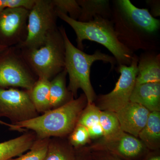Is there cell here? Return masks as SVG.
<instances>
[{
	"mask_svg": "<svg viewBox=\"0 0 160 160\" xmlns=\"http://www.w3.org/2000/svg\"><path fill=\"white\" fill-rule=\"evenodd\" d=\"M113 3L111 20L120 42L133 52L155 49L160 20L153 17L148 9L138 8L129 0Z\"/></svg>",
	"mask_w": 160,
	"mask_h": 160,
	"instance_id": "obj_1",
	"label": "cell"
},
{
	"mask_svg": "<svg viewBox=\"0 0 160 160\" xmlns=\"http://www.w3.org/2000/svg\"><path fill=\"white\" fill-rule=\"evenodd\" d=\"M87 104L84 94L72 99L56 109H50L31 119L13 124L10 130H32L36 139L62 137L70 134L77 124L82 111Z\"/></svg>",
	"mask_w": 160,
	"mask_h": 160,
	"instance_id": "obj_2",
	"label": "cell"
},
{
	"mask_svg": "<svg viewBox=\"0 0 160 160\" xmlns=\"http://www.w3.org/2000/svg\"><path fill=\"white\" fill-rule=\"evenodd\" d=\"M56 12L58 17L67 23L74 30L78 49L83 50L84 40L96 42L111 52L119 66L131 64L134 53L120 42L111 19L97 16L92 21L82 22L72 19L62 12Z\"/></svg>",
	"mask_w": 160,
	"mask_h": 160,
	"instance_id": "obj_3",
	"label": "cell"
},
{
	"mask_svg": "<svg viewBox=\"0 0 160 160\" xmlns=\"http://www.w3.org/2000/svg\"><path fill=\"white\" fill-rule=\"evenodd\" d=\"M65 42V69L69 75V84L67 88L73 98H77L79 89H82L86 96L87 103H93L96 95L90 81L92 65L96 61L110 63L113 69L117 62L113 56L98 50L92 54H87L76 47L69 39L63 26L58 27Z\"/></svg>",
	"mask_w": 160,
	"mask_h": 160,
	"instance_id": "obj_4",
	"label": "cell"
},
{
	"mask_svg": "<svg viewBox=\"0 0 160 160\" xmlns=\"http://www.w3.org/2000/svg\"><path fill=\"white\" fill-rule=\"evenodd\" d=\"M20 49L24 59L38 78L50 81L65 69V42L59 28L40 48Z\"/></svg>",
	"mask_w": 160,
	"mask_h": 160,
	"instance_id": "obj_5",
	"label": "cell"
},
{
	"mask_svg": "<svg viewBox=\"0 0 160 160\" xmlns=\"http://www.w3.org/2000/svg\"><path fill=\"white\" fill-rule=\"evenodd\" d=\"M52 0H35L29 11L26 40L18 46L21 49H38L43 46L58 27V18Z\"/></svg>",
	"mask_w": 160,
	"mask_h": 160,
	"instance_id": "obj_6",
	"label": "cell"
},
{
	"mask_svg": "<svg viewBox=\"0 0 160 160\" xmlns=\"http://www.w3.org/2000/svg\"><path fill=\"white\" fill-rule=\"evenodd\" d=\"M38 79L17 46L7 48L0 54V88L20 87L29 91Z\"/></svg>",
	"mask_w": 160,
	"mask_h": 160,
	"instance_id": "obj_7",
	"label": "cell"
},
{
	"mask_svg": "<svg viewBox=\"0 0 160 160\" xmlns=\"http://www.w3.org/2000/svg\"><path fill=\"white\" fill-rule=\"evenodd\" d=\"M138 62V57L134 54L129 66H119L120 76L114 89L108 94L100 96L98 98L99 109L116 112L129 102L135 86Z\"/></svg>",
	"mask_w": 160,
	"mask_h": 160,
	"instance_id": "obj_8",
	"label": "cell"
},
{
	"mask_svg": "<svg viewBox=\"0 0 160 160\" xmlns=\"http://www.w3.org/2000/svg\"><path fill=\"white\" fill-rule=\"evenodd\" d=\"M38 114L28 91L0 88V118H8L11 124H14L31 119Z\"/></svg>",
	"mask_w": 160,
	"mask_h": 160,
	"instance_id": "obj_9",
	"label": "cell"
},
{
	"mask_svg": "<svg viewBox=\"0 0 160 160\" xmlns=\"http://www.w3.org/2000/svg\"><path fill=\"white\" fill-rule=\"evenodd\" d=\"M29 10L6 8L0 12V46H19L26 40Z\"/></svg>",
	"mask_w": 160,
	"mask_h": 160,
	"instance_id": "obj_10",
	"label": "cell"
},
{
	"mask_svg": "<svg viewBox=\"0 0 160 160\" xmlns=\"http://www.w3.org/2000/svg\"><path fill=\"white\" fill-rule=\"evenodd\" d=\"M149 113L143 106L130 102L116 112L122 131L136 138L145 127Z\"/></svg>",
	"mask_w": 160,
	"mask_h": 160,
	"instance_id": "obj_11",
	"label": "cell"
},
{
	"mask_svg": "<svg viewBox=\"0 0 160 160\" xmlns=\"http://www.w3.org/2000/svg\"><path fill=\"white\" fill-rule=\"evenodd\" d=\"M129 102L137 103L150 112L160 111V82L135 85Z\"/></svg>",
	"mask_w": 160,
	"mask_h": 160,
	"instance_id": "obj_12",
	"label": "cell"
},
{
	"mask_svg": "<svg viewBox=\"0 0 160 160\" xmlns=\"http://www.w3.org/2000/svg\"><path fill=\"white\" fill-rule=\"evenodd\" d=\"M135 85L160 82V56L147 51L138 58Z\"/></svg>",
	"mask_w": 160,
	"mask_h": 160,
	"instance_id": "obj_13",
	"label": "cell"
},
{
	"mask_svg": "<svg viewBox=\"0 0 160 160\" xmlns=\"http://www.w3.org/2000/svg\"><path fill=\"white\" fill-rule=\"evenodd\" d=\"M36 140L35 134L30 132L0 143V160H8L22 155L30 149Z\"/></svg>",
	"mask_w": 160,
	"mask_h": 160,
	"instance_id": "obj_14",
	"label": "cell"
},
{
	"mask_svg": "<svg viewBox=\"0 0 160 160\" xmlns=\"http://www.w3.org/2000/svg\"><path fill=\"white\" fill-rule=\"evenodd\" d=\"M67 71L64 69L50 81L49 97L50 109L63 106L73 99L66 87Z\"/></svg>",
	"mask_w": 160,
	"mask_h": 160,
	"instance_id": "obj_15",
	"label": "cell"
},
{
	"mask_svg": "<svg viewBox=\"0 0 160 160\" xmlns=\"http://www.w3.org/2000/svg\"><path fill=\"white\" fill-rule=\"evenodd\" d=\"M81 8L77 20L82 22L92 21L97 16L106 18H111L112 9L108 0H77Z\"/></svg>",
	"mask_w": 160,
	"mask_h": 160,
	"instance_id": "obj_16",
	"label": "cell"
},
{
	"mask_svg": "<svg viewBox=\"0 0 160 160\" xmlns=\"http://www.w3.org/2000/svg\"><path fill=\"white\" fill-rule=\"evenodd\" d=\"M108 148L126 158L137 156L144 149L143 143L137 138L123 132L114 139L107 141Z\"/></svg>",
	"mask_w": 160,
	"mask_h": 160,
	"instance_id": "obj_17",
	"label": "cell"
},
{
	"mask_svg": "<svg viewBox=\"0 0 160 160\" xmlns=\"http://www.w3.org/2000/svg\"><path fill=\"white\" fill-rule=\"evenodd\" d=\"M50 80L38 78L31 90L28 91L32 102L38 113L50 110L49 97Z\"/></svg>",
	"mask_w": 160,
	"mask_h": 160,
	"instance_id": "obj_18",
	"label": "cell"
},
{
	"mask_svg": "<svg viewBox=\"0 0 160 160\" xmlns=\"http://www.w3.org/2000/svg\"><path fill=\"white\" fill-rule=\"evenodd\" d=\"M138 137L150 149L157 147L160 140V112H150L147 122Z\"/></svg>",
	"mask_w": 160,
	"mask_h": 160,
	"instance_id": "obj_19",
	"label": "cell"
},
{
	"mask_svg": "<svg viewBox=\"0 0 160 160\" xmlns=\"http://www.w3.org/2000/svg\"><path fill=\"white\" fill-rule=\"evenodd\" d=\"M99 123L104 132L106 141L114 139L124 132L121 129L116 113L113 112L101 111Z\"/></svg>",
	"mask_w": 160,
	"mask_h": 160,
	"instance_id": "obj_20",
	"label": "cell"
},
{
	"mask_svg": "<svg viewBox=\"0 0 160 160\" xmlns=\"http://www.w3.org/2000/svg\"><path fill=\"white\" fill-rule=\"evenodd\" d=\"M43 160H76L71 146L57 138H50L46 156Z\"/></svg>",
	"mask_w": 160,
	"mask_h": 160,
	"instance_id": "obj_21",
	"label": "cell"
},
{
	"mask_svg": "<svg viewBox=\"0 0 160 160\" xmlns=\"http://www.w3.org/2000/svg\"><path fill=\"white\" fill-rule=\"evenodd\" d=\"M50 138L36 140L28 152L8 160H43L47 152Z\"/></svg>",
	"mask_w": 160,
	"mask_h": 160,
	"instance_id": "obj_22",
	"label": "cell"
},
{
	"mask_svg": "<svg viewBox=\"0 0 160 160\" xmlns=\"http://www.w3.org/2000/svg\"><path fill=\"white\" fill-rule=\"evenodd\" d=\"M101 112L98 106H96L93 103H87L80 115L77 124L82 125L88 129L99 124Z\"/></svg>",
	"mask_w": 160,
	"mask_h": 160,
	"instance_id": "obj_23",
	"label": "cell"
},
{
	"mask_svg": "<svg viewBox=\"0 0 160 160\" xmlns=\"http://www.w3.org/2000/svg\"><path fill=\"white\" fill-rule=\"evenodd\" d=\"M56 11L67 15L69 18L78 20L81 8L77 0H52Z\"/></svg>",
	"mask_w": 160,
	"mask_h": 160,
	"instance_id": "obj_24",
	"label": "cell"
},
{
	"mask_svg": "<svg viewBox=\"0 0 160 160\" xmlns=\"http://www.w3.org/2000/svg\"><path fill=\"white\" fill-rule=\"evenodd\" d=\"M70 134L69 143L75 148L84 146L89 142L90 139L87 128L78 124Z\"/></svg>",
	"mask_w": 160,
	"mask_h": 160,
	"instance_id": "obj_25",
	"label": "cell"
},
{
	"mask_svg": "<svg viewBox=\"0 0 160 160\" xmlns=\"http://www.w3.org/2000/svg\"><path fill=\"white\" fill-rule=\"evenodd\" d=\"M34 0H0V12L6 8H24L30 10Z\"/></svg>",
	"mask_w": 160,
	"mask_h": 160,
	"instance_id": "obj_26",
	"label": "cell"
},
{
	"mask_svg": "<svg viewBox=\"0 0 160 160\" xmlns=\"http://www.w3.org/2000/svg\"><path fill=\"white\" fill-rule=\"evenodd\" d=\"M90 138L95 139L104 136V132L100 123L87 129Z\"/></svg>",
	"mask_w": 160,
	"mask_h": 160,
	"instance_id": "obj_27",
	"label": "cell"
},
{
	"mask_svg": "<svg viewBox=\"0 0 160 160\" xmlns=\"http://www.w3.org/2000/svg\"><path fill=\"white\" fill-rule=\"evenodd\" d=\"M146 2L151 8V12L150 13L151 15L154 18L156 17L160 16V1L150 0V1H147Z\"/></svg>",
	"mask_w": 160,
	"mask_h": 160,
	"instance_id": "obj_28",
	"label": "cell"
},
{
	"mask_svg": "<svg viewBox=\"0 0 160 160\" xmlns=\"http://www.w3.org/2000/svg\"><path fill=\"white\" fill-rule=\"evenodd\" d=\"M0 124L8 126V127H9V129L12 128L13 126V124H8V123L5 122H3V121H1V120H0Z\"/></svg>",
	"mask_w": 160,
	"mask_h": 160,
	"instance_id": "obj_29",
	"label": "cell"
},
{
	"mask_svg": "<svg viewBox=\"0 0 160 160\" xmlns=\"http://www.w3.org/2000/svg\"><path fill=\"white\" fill-rule=\"evenodd\" d=\"M9 48V47H8ZM7 47H5V46H0V54L3 52L4 50L6 49H7Z\"/></svg>",
	"mask_w": 160,
	"mask_h": 160,
	"instance_id": "obj_30",
	"label": "cell"
},
{
	"mask_svg": "<svg viewBox=\"0 0 160 160\" xmlns=\"http://www.w3.org/2000/svg\"><path fill=\"white\" fill-rule=\"evenodd\" d=\"M149 160H160V157L158 156L152 158Z\"/></svg>",
	"mask_w": 160,
	"mask_h": 160,
	"instance_id": "obj_31",
	"label": "cell"
},
{
	"mask_svg": "<svg viewBox=\"0 0 160 160\" xmlns=\"http://www.w3.org/2000/svg\"><path fill=\"white\" fill-rule=\"evenodd\" d=\"M117 160H119V159H117Z\"/></svg>",
	"mask_w": 160,
	"mask_h": 160,
	"instance_id": "obj_32",
	"label": "cell"
}]
</instances>
